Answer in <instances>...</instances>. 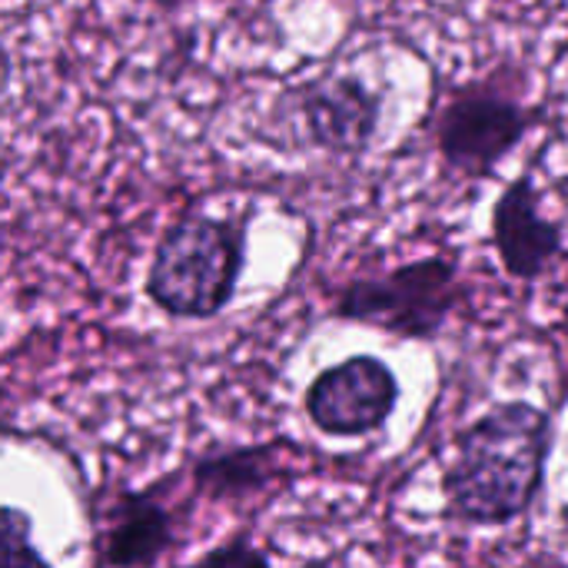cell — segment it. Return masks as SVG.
<instances>
[{
  "label": "cell",
  "mask_w": 568,
  "mask_h": 568,
  "mask_svg": "<svg viewBox=\"0 0 568 568\" xmlns=\"http://www.w3.org/2000/svg\"><path fill=\"white\" fill-rule=\"evenodd\" d=\"M386 93L359 73H323L296 90V113L313 146L363 156L383 126Z\"/></svg>",
  "instance_id": "obj_6"
},
{
  "label": "cell",
  "mask_w": 568,
  "mask_h": 568,
  "mask_svg": "<svg viewBox=\"0 0 568 568\" xmlns=\"http://www.w3.org/2000/svg\"><path fill=\"white\" fill-rule=\"evenodd\" d=\"M280 479L283 466L276 459V446L266 443L206 449L190 466L193 496L223 506H240L256 496H266V489H273Z\"/></svg>",
  "instance_id": "obj_9"
},
{
  "label": "cell",
  "mask_w": 568,
  "mask_h": 568,
  "mask_svg": "<svg viewBox=\"0 0 568 568\" xmlns=\"http://www.w3.org/2000/svg\"><path fill=\"white\" fill-rule=\"evenodd\" d=\"M466 300L456 256H419L386 273L349 280L333 303V316L373 326L409 343H433Z\"/></svg>",
  "instance_id": "obj_3"
},
{
  "label": "cell",
  "mask_w": 568,
  "mask_h": 568,
  "mask_svg": "<svg viewBox=\"0 0 568 568\" xmlns=\"http://www.w3.org/2000/svg\"><path fill=\"white\" fill-rule=\"evenodd\" d=\"M250 213H183L173 220L146 266L143 293L170 320H216L240 290L246 270Z\"/></svg>",
  "instance_id": "obj_2"
},
{
  "label": "cell",
  "mask_w": 568,
  "mask_h": 568,
  "mask_svg": "<svg viewBox=\"0 0 568 568\" xmlns=\"http://www.w3.org/2000/svg\"><path fill=\"white\" fill-rule=\"evenodd\" d=\"M270 562H273V556L266 549H256L246 532L226 539L223 546H216L196 559V566H270Z\"/></svg>",
  "instance_id": "obj_11"
},
{
  "label": "cell",
  "mask_w": 568,
  "mask_h": 568,
  "mask_svg": "<svg viewBox=\"0 0 568 568\" xmlns=\"http://www.w3.org/2000/svg\"><path fill=\"white\" fill-rule=\"evenodd\" d=\"M532 123V110L516 93L493 80H473L449 93L436 113L433 136L449 173L463 180H489L526 140Z\"/></svg>",
  "instance_id": "obj_4"
},
{
  "label": "cell",
  "mask_w": 568,
  "mask_h": 568,
  "mask_svg": "<svg viewBox=\"0 0 568 568\" xmlns=\"http://www.w3.org/2000/svg\"><path fill=\"white\" fill-rule=\"evenodd\" d=\"M180 546V516L163 499L156 483L140 493L123 489L110 499L93 536V562L110 568H146L170 559Z\"/></svg>",
  "instance_id": "obj_7"
},
{
  "label": "cell",
  "mask_w": 568,
  "mask_h": 568,
  "mask_svg": "<svg viewBox=\"0 0 568 568\" xmlns=\"http://www.w3.org/2000/svg\"><path fill=\"white\" fill-rule=\"evenodd\" d=\"M493 246L506 276L519 283L539 280L566 250V230L559 220L542 213L536 176L526 170L493 203Z\"/></svg>",
  "instance_id": "obj_8"
},
{
  "label": "cell",
  "mask_w": 568,
  "mask_h": 568,
  "mask_svg": "<svg viewBox=\"0 0 568 568\" xmlns=\"http://www.w3.org/2000/svg\"><path fill=\"white\" fill-rule=\"evenodd\" d=\"M552 453V416L509 399L486 409L456 436V453L443 469L449 519L476 529H503L526 519L546 486Z\"/></svg>",
  "instance_id": "obj_1"
},
{
  "label": "cell",
  "mask_w": 568,
  "mask_h": 568,
  "mask_svg": "<svg viewBox=\"0 0 568 568\" xmlns=\"http://www.w3.org/2000/svg\"><path fill=\"white\" fill-rule=\"evenodd\" d=\"M399 396L403 386L393 366L379 356L356 353L313 376L303 409L316 433L333 439H359L379 433L393 419Z\"/></svg>",
  "instance_id": "obj_5"
},
{
  "label": "cell",
  "mask_w": 568,
  "mask_h": 568,
  "mask_svg": "<svg viewBox=\"0 0 568 568\" xmlns=\"http://www.w3.org/2000/svg\"><path fill=\"white\" fill-rule=\"evenodd\" d=\"M27 562H47L43 552L33 546V519L23 509L7 506L3 509V566L23 568Z\"/></svg>",
  "instance_id": "obj_10"
}]
</instances>
